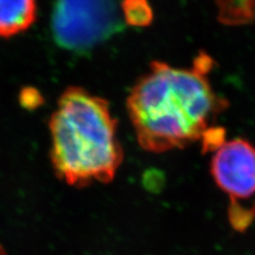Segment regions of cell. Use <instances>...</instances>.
Returning a JSON list of instances; mask_svg holds the SVG:
<instances>
[{
  "mask_svg": "<svg viewBox=\"0 0 255 255\" xmlns=\"http://www.w3.org/2000/svg\"><path fill=\"white\" fill-rule=\"evenodd\" d=\"M0 255H6V253H5L4 249H3V247L1 245H0Z\"/></svg>",
  "mask_w": 255,
  "mask_h": 255,
  "instance_id": "9c48e42d",
  "label": "cell"
},
{
  "mask_svg": "<svg viewBox=\"0 0 255 255\" xmlns=\"http://www.w3.org/2000/svg\"><path fill=\"white\" fill-rule=\"evenodd\" d=\"M36 19V0H0V36L12 37Z\"/></svg>",
  "mask_w": 255,
  "mask_h": 255,
  "instance_id": "5b68a950",
  "label": "cell"
},
{
  "mask_svg": "<svg viewBox=\"0 0 255 255\" xmlns=\"http://www.w3.org/2000/svg\"><path fill=\"white\" fill-rule=\"evenodd\" d=\"M211 173L231 199L230 214L255 197V147L244 138L226 141L214 152Z\"/></svg>",
  "mask_w": 255,
  "mask_h": 255,
  "instance_id": "277c9868",
  "label": "cell"
},
{
  "mask_svg": "<svg viewBox=\"0 0 255 255\" xmlns=\"http://www.w3.org/2000/svg\"><path fill=\"white\" fill-rule=\"evenodd\" d=\"M217 18L226 26H244L255 19V0H214Z\"/></svg>",
  "mask_w": 255,
  "mask_h": 255,
  "instance_id": "8992f818",
  "label": "cell"
},
{
  "mask_svg": "<svg viewBox=\"0 0 255 255\" xmlns=\"http://www.w3.org/2000/svg\"><path fill=\"white\" fill-rule=\"evenodd\" d=\"M204 151H216L226 142V130L214 126L207 130L201 138Z\"/></svg>",
  "mask_w": 255,
  "mask_h": 255,
  "instance_id": "ba28073f",
  "label": "cell"
},
{
  "mask_svg": "<svg viewBox=\"0 0 255 255\" xmlns=\"http://www.w3.org/2000/svg\"><path fill=\"white\" fill-rule=\"evenodd\" d=\"M51 30L61 48L85 53L124 30L114 0H55Z\"/></svg>",
  "mask_w": 255,
  "mask_h": 255,
  "instance_id": "3957f363",
  "label": "cell"
},
{
  "mask_svg": "<svg viewBox=\"0 0 255 255\" xmlns=\"http://www.w3.org/2000/svg\"><path fill=\"white\" fill-rule=\"evenodd\" d=\"M49 130L51 164L60 180L83 187L115 178L124 150L106 99L82 87H67L51 115Z\"/></svg>",
  "mask_w": 255,
  "mask_h": 255,
  "instance_id": "7a4b0ae2",
  "label": "cell"
},
{
  "mask_svg": "<svg viewBox=\"0 0 255 255\" xmlns=\"http://www.w3.org/2000/svg\"><path fill=\"white\" fill-rule=\"evenodd\" d=\"M123 19L131 27H147L153 20V10L148 0H123Z\"/></svg>",
  "mask_w": 255,
  "mask_h": 255,
  "instance_id": "52a82bcc",
  "label": "cell"
},
{
  "mask_svg": "<svg viewBox=\"0 0 255 255\" xmlns=\"http://www.w3.org/2000/svg\"><path fill=\"white\" fill-rule=\"evenodd\" d=\"M206 73L195 65L175 68L153 61L150 70L133 86L128 113L139 146L162 153L201 140L214 127L229 101L217 95Z\"/></svg>",
  "mask_w": 255,
  "mask_h": 255,
  "instance_id": "6da1fadb",
  "label": "cell"
}]
</instances>
